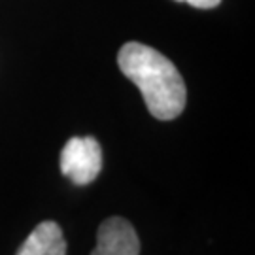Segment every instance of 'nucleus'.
Instances as JSON below:
<instances>
[{"instance_id":"obj_2","label":"nucleus","mask_w":255,"mask_h":255,"mask_svg":"<svg viewBox=\"0 0 255 255\" xmlns=\"http://www.w3.org/2000/svg\"><path fill=\"white\" fill-rule=\"evenodd\" d=\"M102 168V149L97 138L74 136L61 151V172L76 185L95 182Z\"/></svg>"},{"instance_id":"obj_5","label":"nucleus","mask_w":255,"mask_h":255,"mask_svg":"<svg viewBox=\"0 0 255 255\" xmlns=\"http://www.w3.org/2000/svg\"><path fill=\"white\" fill-rule=\"evenodd\" d=\"M178 2H187L191 4L195 8H201V9H210V8H216L221 4V0H178Z\"/></svg>"},{"instance_id":"obj_3","label":"nucleus","mask_w":255,"mask_h":255,"mask_svg":"<svg viewBox=\"0 0 255 255\" xmlns=\"http://www.w3.org/2000/svg\"><path fill=\"white\" fill-rule=\"evenodd\" d=\"M140 248L132 223L112 216L104 219L97 231V246L91 255H140Z\"/></svg>"},{"instance_id":"obj_4","label":"nucleus","mask_w":255,"mask_h":255,"mask_svg":"<svg viewBox=\"0 0 255 255\" xmlns=\"http://www.w3.org/2000/svg\"><path fill=\"white\" fill-rule=\"evenodd\" d=\"M17 255H66L63 229L55 221H42L30 231Z\"/></svg>"},{"instance_id":"obj_1","label":"nucleus","mask_w":255,"mask_h":255,"mask_svg":"<svg viewBox=\"0 0 255 255\" xmlns=\"http://www.w3.org/2000/svg\"><path fill=\"white\" fill-rule=\"evenodd\" d=\"M118 64L127 80L140 89L155 119L170 121L183 112L187 101L185 83L174 63L163 53L140 42H127L119 49Z\"/></svg>"}]
</instances>
